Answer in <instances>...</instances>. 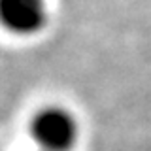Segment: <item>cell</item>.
<instances>
[{
  "label": "cell",
  "instance_id": "2",
  "mask_svg": "<svg viewBox=\"0 0 151 151\" xmlns=\"http://www.w3.org/2000/svg\"><path fill=\"white\" fill-rule=\"evenodd\" d=\"M44 0H0V23L13 34H34L45 25Z\"/></svg>",
  "mask_w": 151,
  "mask_h": 151
},
{
  "label": "cell",
  "instance_id": "3",
  "mask_svg": "<svg viewBox=\"0 0 151 151\" xmlns=\"http://www.w3.org/2000/svg\"><path fill=\"white\" fill-rule=\"evenodd\" d=\"M40 151H42V149H40Z\"/></svg>",
  "mask_w": 151,
  "mask_h": 151
},
{
  "label": "cell",
  "instance_id": "1",
  "mask_svg": "<svg viewBox=\"0 0 151 151\" xmlns=\"http://www.w3.org/2000/svg\"><path fill=\"white\" fill-rule=\"evenodd\" d=\"M30 130L42 151H68L78 140V123L63 108H45L36 113Z\"/></svg>",
  "mask_w": 151,
  "mask_h": 151
}]
</instances>
